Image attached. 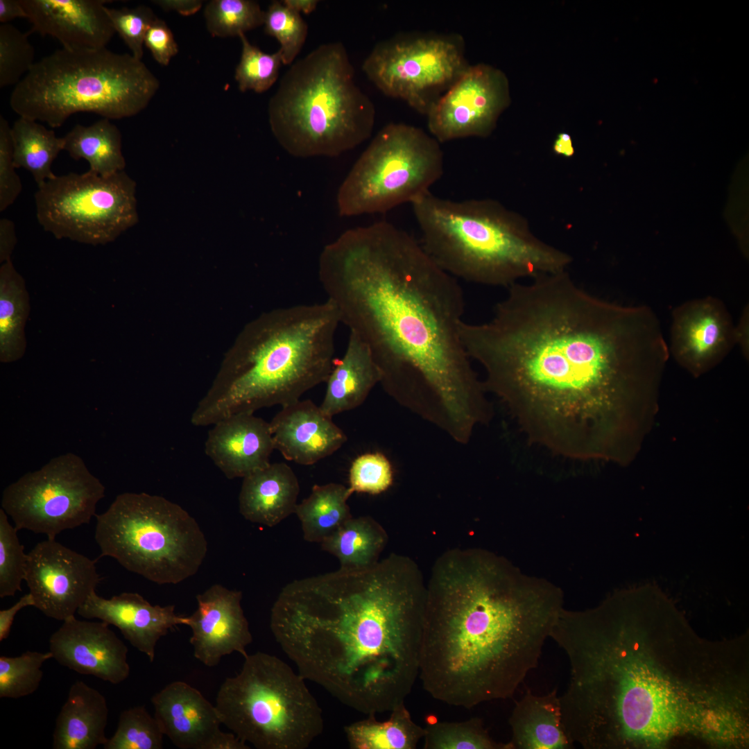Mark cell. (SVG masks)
<instances>
[{"label": "cell", "instance_id": "f6af8a7d", "mask_svg": "<svg viewBox=\"0 0 749 749\" xmlns=\"http://www.w3.org/2000/svg\"><path fill=\"white\" fill-rule=\"evenodd\" d=\"M106 12L115 32L127 45L131 55L141 60L147 30L157 18L152 9L141 5L135 8H110Z\"/></svg>", "mask_w": 749, "mask_h": 749}, {"label": "cell", "instance_id": "f907efd6", "mask_svg": "<svg viewBox=\"0 0 749 749\" xmlns=\"http://www.w3.org/2000/svg\"><path fill=\"white\" fill-rule=\"evenodd\" d=\"M153 3L164 10L175 11L183 16L194 15L203 6L200 0H155Z\"/></svg>", "mask_w": 749, "mask_h": 749}, {"label": "cell", "instance_id": "9a60e30c", "mask_svg": "<svg viewBox=\"0 0 749 749\" xmlns=\"http://www.w3.org/2000/svg\"><path fill=\"white\" fill-rule=\"evenodd\" d=\"M105 490L83 458L67 452L9 484L1 505L18 531L55 540L63 531L88 524Z\"/></svg>", "mask_w": 749, "mask_h": 749}, {"label": "cell", "instance_id": "9c48e42d", "mask_svg": "<svg viewBox=\"0 0 749 749\" xmlns=\"http://www.w3.org/2000/svg\"><path fill=\"white\" fill-rule=\"evenodd\" d=\"M159 87L156 76L131 54L62 48L35 62L15 86L10 105L19 117L58 128L78 112L110 120L132 117Z\"/></svg>", "mask_w": 749, "mask_h": 749}, {"label": "cell", "instance_id": "30bf717a", "mask_svg": "<svg viewBox=\"0 0 749 749\" xmlns=\"http://www.w3.org/2000/svg\"><path fill=\"white\" fill-rule=\"evenodd\" d=\"M96 517L101 556L157 584L193 576L206 556L207 542L198 522L162 496L124 492Z\"/></svg>", "mask_w": 749, "mask_h": 749}, {"label": "cell", "instance_id": "603a6c76", "mask_svg": "<svg viewBox=\"0 0 749 749\" xmlns=\"http://www.w3.org/2000/svg\"><path fill=\"white\" fill-rule=\"evenodd\" d=\"M269 423L275 449L285 459L302 465L333 454L347 440L332 417L310 399L282 406Z\"/></svg>", "mask_w": 749, "mask_h": 749}, {"label": "cell", "instance_id": "52a82bcc", "mask_svg": "<svg viewBox=\"0 0 749 749\" xmlns=\"http://www.w3.org/2000/svg\"><path fill=\"white\" fill-rule=\"evenodd\" d=\"M411 205L422 247L457 279L509 287L523 277L566 270L572 261L495 200H451L429 191Z\"/></svg>", "mask_w": 749, "mask_h": 749}, {"label": "cell", "instance_id": "7a4b0ae2", "mask_svg": "<svg viewBox=\"0 0 749 749\" xmlns=\"http://www.w3.org/2000/svg\"><path fill=\"white\" fill-rule=\"evenodd\" d=\"M618 591L585 610L563 608L550 637L570 678L562 723L585 749L660 748L693 736L721 745L734 725L740 674L729 642L700 638L663 599Z\"/></svg>", "mask_w": 749, "mask_h": 749}, {"label": "cell", "instance_id": "d6a6232c", "mask_svg": "<svg viewBox=\"0 0 749 749\" xmlns=\"http://www.w3.org/2000/svg\"><path fill=\"white\" fill-rule=\"evenodd\" d=\"M387 720L375 715L349 724L344 732L352 749H415L424 738V728L415 723L404 703L390 712Z\"/></svg>", "mask_w": 749, "mask_h": 749}, {"label": "cell", "instance_id": "7bdbcfd3", "mask_svg": "<svg viewBox=\"0 0 749 749\" xmlns=\"http://www.w3.org/2000/svg\"><path fill=\"white\" fill-rule=\"evenodd\" d=\"M0 509V597L13 596L21 591L25 578L27 553L17 536L18 530Z\"/></svg>", "mask_w": 749, "mask_h": 749}, {"label": "cell", "instance_id": "7c38bea8", "mask_svg": "<svg viewBox=\"0 0 749 749\" xmlns=\"http://www.w3.org/2000/svg\"><path fill=\"white\" fill-rule=\"evenodd\" d=\"M443 153L433 136L402 123H388L373 138L337 191L343 217L386 212L430 191L442 175Z\"/></svg>", "mask_w": 749, "mask_h": 749}, {"label": "cell", "instance_id": "44dd1931", "mask_svg": "<svg viewBox=\"0 0 749 749\" xmlns=\"http://www.w3.org/2000/svg\"><path fill=\"white\" fill-rule=\"evenodd\" d=\"M32 24L28 33L50 35L69 50L106 48L114 30L104 0H20Z\"/></svg>", "mask_w": 749, "mask_h": 749}, {"label": "cell", "instance_id": "6da1fadb", "mask_svg": "<svg viewBox=\"0 0 749 749\" xmlns=\"http://www.w3.org/2000/svg\"><path fill=\"white\" fill-rule=\"evenodd\" d=\"M508 288L490 321L460 325L485 390L547 449L631 463L655 424L670 356L656 313L598 298L566 270Z\"/></svg>", "mask_w": 749, "mask_h": 749}, {"label": "cell", "instance_id": "e0dca14e", "mask_svg": "<svg viewBox=\"0 0 749 749\" xmlns=\"http://www.w3.org/2000/svg\"><path fill=\"white\" fill-rule=\"evenodd\" d=\"M24 580L35 605L44 615L59 621L75 616L101 580L95 562L47 539L28 553Z\"/></svg>", "mask_w": 749, "mask_h": 749}, {"label": "cell", "instance_id": "277c9868", "mask_svg": "<svg viewBox=\"0 0 749 749\" xmlns=\"http://www.w3.org/2000/svg\"><path fill=\"white\" fill-rule=\"evenodd\" d=\"M426 590L416 562L392 553L289 583L270 627L304 680L376 715L404 703L419 678Z\"/></svg>", "mask_w": 749, "mask_h": 749}, {"label": "cell", "instance_id": "83f0119b", "mask_svg": "<svg viewBox=\"0 0 749 749\" xmlns=\"http://www.w3.org/2000/svg\"><path fill=\"white\" fill-rule=\"evenodd\" d=\"M380 380L379 370L369 347L350 332L344 356L334 365L326 381V392L320 407L330 417L356 408Z\"/></svg>", "mask_w": 749, "mask_h": 749}, {"label": "cell", "instance_id": "1f68e13d", "mask_svg": "<svg viewBox=\"0 0 749 749\" xmlns=\"http://www.w3.org/2000/svg\"><path fill=\"white\" fill-rule=\"evenodd\" d=\"M387 541L384 528L371 517L363 516L352 517L320 544L338 559L341 568L361 569L379 560Z\"/></svg>", "mask_w": 749, "mask_h": 749}, {"label": "cell", "instance_id": "cb8c5ba5", "mask_svg": "<svg viewBox=\"0 0 749 749\" xmlns=\"http://www.w3.org/2000/svg\"><path fill=\"white\" fill-rule=\"evenodd\" d=\"M274 449L270 423L252 412L214 424L205 443L207 456L229 479L244 478L267 466Z\"/></svg>", "mask_w": 749, "mask_h": 749}, {"label": "cell", "instance_id": "8992f818", "mask_svg": "<svg viewBox=\"0 0 749 749\" xmlns=\"http://www.w3.org/2000/svg\"><path fill=\"white\" fill-rule=\"evenodd\" d=\"M340 323L329 300L275 309L250 321L225 355L191 423L206 427L235 413L284 406L326 382Z\"/></svg>", "mask_w": 749, "mask_h": 749}, {"label": "cell", "instance_id": "2e32d148", "mask_svg": "<svg viewBox=\"0 0 749 749\" xmlns=\"http://www.w3.org/2000/svg\"><path fill=\"white\" fill-rule=\"evenodd\" d=\"M508 103L506 75L488 64H470L427 114L428 129L440 143L485 137Z\"/></svg>", "mask_w": 749, "mask_h": 749}, {"label": "cell", "instance_id": "8fae6325", "mask_svg": "<svg viewBox=\"0 0 749 749\" xmlns=\"http://www.w3.org/2000/svg\"><path fill=\"white\" fill-rule=\"evenodd\" d=\"M225 679L215 707L221 723L258 749H306L324 728L322 709L304 679L264 652L247 654Z\"/></svg>", "mask_w": 749, "mask_h": 749}, {"label": "cell", "instance_id": "8d00e7d4", "mask_svg": "<svg viewBox=\"0 0 749 749\" xmlns=\"http://www.w3.org/2000/svg\"><path fill=\"white\" fill-rule=\"evenodd\" d=\"M265 11L251 0H212L204 10L208 32L213 37H227L264 25Z\"/></svg>", "mask_w": 749, "mask_h": 749}, {"label": "cell", "instance_id": "db71d44e", "mask_svg": "<svg viewBox=\"0 0 749 749\" xmlns=\"http://www.w3.org/2000/svg\"><path fill=\"white\" fill-rule=\"evenodd\" d=\"M553 152L566 157H570L574 154V148L570 135L567 132H560L556 137L553 144Z\"/></svg>", "mask_w": 749, "mask_h": 749}, {"label": "cell", "instance_id": "ee69618b", "mask_svg": "<svg viewBox=\"0 0 749 749\" xmlns=\"http://www.w3.org/2000/svg\"><path fill=\"white\" fill-rule=\"evenodd\" d=\"M393 482L392 465L381 453H366L352 463L348 487L352 493L378 494L388 490Z\"/></svg>", "mask_w": 749, "mask_h": 749}, {"label": "cell", "instance_id": "4dcf8cb0", "mask_svg": "<svg viewBox=\"0 0 749 749\" xmlns=\"http://www.w3.org/2000/svg\"><path fill=\"white\" fill-rule=\"evenodd\" d=\"M62 138L64 150L76 160H86L89 171L108 177L124 171L121 132L110 119L86 126L77 124Z\"/></svg>", "mask_w": 749, "mask_h": 749}, {"label": "cell", "instance_id": "681fc988", "mask_svg": "<svg viewBox=\"0 0 749 749\" xmlns=\"http://www.w3.org/2000/svg\"><path fill=\"white\" fill-rule=\"evenodd\" d=\"M17 238L14 223L6 218L0 219V264L11 260Z\"/></svg>", "mask_w": 749, "mask_h": 749}, {"label": "cell", "instance_id": "d6986e66", "mask_svg": "<svg viewBox=\"0 0 749 749\" xmlns=\"http://www.w3.org/2000/svg\"><path fill=\"white\" fill-rule=\"evenodd\" d=\"M49 651L61 665L114 685L130 675L127 646L102 621L79 620L75 616L63 621L50 637Z\"/></svg>", "mask_w": 749, "mask_h": 749}, {"label": "cell", "instance_id": "816d5d0a", "mask_svg": "<svg viewBox=\"0 0 749 749\" xmlns=\"http://www.w3.org/2000/svg\"><path fill=\"white\" fill-rule=\"evenodd\" d=\"M736 345H739L743 357L748 360L749 356V305L746 304L742 309L739 320L734 325Z\"/></svg>", "mask_w": 749, "mask_h": 749}, {"label": "cell", "instance_id": "ba28073f", "mask_svg": "<svg viewBox=\"0 0 749 749\" xmlns=\"http://www.w3.org/2000/svg\"><path fill=\"white\" fill-rule=\"evenodd\" d=\"M271 131L282 148L300 158L337 157L366 139L375 109L354 80L339 42L320 45L293 63L268 103Z\"/></svg>", "mask_w": 749, "mask_h": 749}, {"label": "cell", "instance_id": "f35d334b", "mask_svg": "<svg viewBox=\"0 0 749 749\" xmlns=\"http://www.w3.org/2000/svg\"><path fill=\"white\" fill-rule=\"evenodd\" d=\"M164 736L155 716L144 706H136L121 713L117 728L103 748L160 749Z\"/></svg>", "mask_w": 749, "mask_h": 749}, {"label": "cell", "instance_id": "74e56055", "mask_svg": "<svg viewBox=\"0 0 749 749\" xmlns=\"http://www.w3.org/2000/svg\"><path fill=\"white\" fill-rule=\"evenodd\" d=\"M51 658L50 651H26L17 657L0 656V698L16 699L34 693L43 677L42 666Z\"/></svg>", "mask_w": 749, "mask_h": 749}, {"label": "cell", "instance_id": "f1b7e54d", "mask_svg": "<svg viewBox=\"0 0 749 749\" xmlns=\"http://www.w3.org/2000/svg\"><path fill=\"white\" fill-rule=\"evenodd\" d=\"M512 736L509 749H570L562 723L557 688L544 696L527 690L515 703L509 718Z\"/></svg>", "mask_w": 749, "mask_h": 749}, {"label": "cell", "instance_id": "7402d4cb", "mask_svg": "<svg viewBox=\"0 0 749 749\" xmlns=\"http://www.w3.org/2000/svg\"><path fill=\"white\" fill-rule=\"evenodd\" d=\"M77 613L83 618L98 619L116 626L150 662L155 660V647L160 638L175 626L189 623V617L177 614L173 605H153L135 592H123L107 599L94 591Z\"/></svg>", "mask_w": 749, "mask_h": 749}, {"label": "cell", "instance_id": "11a10c76", "mask_svg": "<svg viewBox=\"0 0 749 749\" xmlns=\"http://www.w3.org/2000/svg\"><path fill=\"white\" fill-rule=\"evenodd\" d=\"M282 2L290 9L300 13L309 14L316 10L318 0H284Z\"/></svg>", "mask_w": 749, "mask_h": 749}, {"label": "cell", "instance_id": "7dc6e473", "mask_svg": "<svg viewBox=\"0 0 749 749\" xmlns=\"http://www.w3.org/2000/svg\"><path fill=\"white\" fill-rule=\"evenodd\" d=\"M144 45L155 60L162 66H167L178 53V46L171 30L164 20L157 17L146 31Z\"/></svg>", "mask_w": 749, "mask_h": 749}, {"label": "cell", "instance_id": "5b68a950", "mask_svg": "<svg viewBox=\"0 0 749 749\" xmlns=\"http://www.w3.org/2000/svg\"><path fill=\"white\" fill-rule=\"evenodd\" d=\"M563 604L559 587L493 551H444L427 580L424 689L466 709L512 697L537 667Z\"/></svg>", "mask_w": 749, "mask_h": 749}, {"label": "cell", "instance_id": "bcb514c9", "mask_svg": "<svg viewBox=\"0 0 749 749\" xmlns=\"http://www.w3.org/2000/svg\"><path fill=\"white\" fill-rule=\"evenodd\" d=\"M13 158L11 126L0 115V211L12 205L22 190Z\"/></svg>", "mask_w": 749, "mask_h": 749}, {"label": "cell", "instance_id": "ab89813d", "mask_svg": "<svg viewBox=\"0 0 749 749\" xmlns=\"http://www.w3.org/2000/svg\"><path fill=\"white\" fill-rule=\"evenodd\" d=\"M241 42V54L236 67L234 78L241 92L252 90L262 93L269 89L276 82L281 64L279 49L273 53L262 51L252 45L245 33L239 35Z\"/></svg>", "mask_w": 749, "mask_h": 749}, {"label": "cell", "instance_id": "3957f363", "mask_svg": "<svg viewBox=\"0 0 749 749\" xmlns=\"http://www.w3.org/2000/svg\"><path fill=\"white\" fill-rule=\"evenodd\" d=\"M318 277L341 323L369 347L384 390L467 443L491 411L460 338L458 279L386 221L350 229L326 245Z\"/></svg>", "mask_w": 749, "mask_h": 749}, {"label": "cell", "instance_id": "e575fe53", "mask_svg": "<svg viewBox=\"0 0 749 749\" xmlns=\"http://www.w3.org/2000/svg\"><path fill=\"white\" fill-rule=\"evenodd\" d=\"M352 494L349 488L341 483L314 485L309 496L295 510L304 539L321 543L350 519L352 516L347 501Z\"/></svg>", "mask_w": 749, "mask_h": 749}, {"label": "cell", "instance_id": "4316f807", "mask_svg": "<svg viewBox=\"0 0 749 749\" xmlns=\"http://www.w3.org/2000/svg\"><path fill=\"white\" fill-rule=\"evenodd\" d=\"M108 707L103 695L83 681L75 682L55 721L53 749H94L107 741Z\"/></svg>", "mask_w": 749, "mask_h": 749}, {"label": "cell", "instance_id": "f546056e", "mask_svg": "<svg viewBox=\"0 0 749 749\" xmlns=\"http://www.w3.org/2000/svg\"><path fill=\"white\" fill-rule=\"evenodd\" d=\"M31 310L26 282L11 260L0 266V361L21 359L26 350V324Z\"/></svg>", "mask_w": 749, "mask_h": 749}, {"label": "cell", "instance_id": "60d3db41", "mask_svg": "<svg viewBox=\"0 0 749 749\" xmlns=\"http://www.w3.org/2000/svg\"><path fill=\"white\" fill-rule=\"evenodd\" d=\"M264 31L279 43L282 64H291L305 43L308 26L298 13L282 1H273L264 15Z\"/></svg>", "mask_w": 749, "mask_h": 749}, {"label": "cell", "instance_id": "5bb4252c", "mask_svg": "<svg viewBox=\"0 0 749 749\" xmlns=\"http://www.w3.org/2000/svg\"><path fill=\"white\" fill-rule=\"evenodd\" d=\"M470 65L462 35L411 32L378 42L362 69L386 96L427 116Z\"/></svg>", "mask_w": 749, "mask_h": 749}, {"label": "cell", "instance_id": "c3c4849f", "mask_svg": "<svg viewBox=\"0 0 749 749\" xmlns=\"http://www.w3.org/2000/svg\"><path fill=\"white\" fill-rule=\"evenodd\" d=\"M35 605L34 599L28 592L9 608L0 610V642L6 639L10 633L15 617L21 609Z\"/></svg>", "mask_w": 749, "mask_h": 749}, {"label": "cell", "instance_id": "f5cc1de1", "mask_svg": "<svg viewBox=\"0 0 749 749\" xmlns=\"http://www.w3.org/2000/svg\"><path fill=\"white\" fill-rule=\"evenodd\" d=\"M17 17L27 19L26 12L20 0H0V22L8 24Z\"/></svg>", "mask_w": 749, "mask_h": 749}, {"label": "cell", "instance_id": "d590c367", "mask_svg": "<svg viewBox=\"0 0 749 749\" xmlns=\"http://www.w3.org/2000/svg\"><path fill=\"white\" fill-rule=\"evenodd\" d=\"M424 729V749H509L508 743L494 741L477 717L460 722H433Z\"/></svg>", "mask_w": 749, "mask_h": 749}, {"label": "cell", "instance_id": "b9f144b4", "mask_svg": "<svg viewBox=\"0 0 749 749\" xmlns=\"http://www.w3.org/2000/svg\"><path fill=\"white\" fill-rule=\"evenodd\" d=\"M28 35L9 23L0 25L1 88L17 85L35 64Z\"/></svg>", "mask_w": 749, "mask_h": 749}, {"label": "cell", "instance_id": "836d02e7", "mask_svg": "<svg viewBox=\"0 0 749 749\" xmlns=\"http://www.w3.org/2000/svg\"><path fill=\"white\" fill-rule=\"evenodd\" d=\"M13 158L16 168L27 170L37 187L53 178V161L64 150L62 137H58L36 121L19 117L11 126Z\"/></svg>", "mask_w": 749, "mask_h": 749}, {"label": "cell", "instance_id": "4fadbf2b", "mask_svg": "<svg viewBox=\"0 0 749 749\" xmlns=\"http://www.w3.org/2000/svg\"><path fill=\"white\" fill-rule=\"evenodd\" d=\"M35 203L46 232L92 246L114 241L139 220L136 182L124 171L55 175L37 187Z\"/></svg>", "mask_w": 749, "mask_h": 749}, {"label": "cell", "instance_id": "ac0fdd59", "mask_svg": "<svg viewBox=\"0 0 749 749\" xmlns=\"http://www.w3.org/2000/svg\"><path fill=\"white\" fill-rule=\"evenodd\" d=\"M671 317L669 354L694 378L715 368L736 345L732 318L717 298L687 300Z\"/></svg>", "mask_w": 749, "mask_h": 749}, {"label": "cell", "instance_id": "d4e9b609", "mask_svg": "<svg viewBox=\"0 0 749 749\" xmlns=\"http://www.w3.org/2000/svg\"><path fill=\"white\" fill-rule=\"evenodd\" d=\"M163 734L180 749H209L222 724L215 705L196 688L174 681L152 698Z\"/></svg>", "mask_w": 749, "mask_h": 749}, {"label": "cell", "instance_id": "484cf974", "mask_svg": "<svg viewBox=\"0 0 749 749\" xmlns=\"http://www.w3.org/2000/svg\"><path fill=\"white\" fill-rule=\"evenodd\" d=\"M299 492L293 470L285 463H270L243 478L239 511L251 522L272 527L295 513Z\"/></svg>", "mask_w": 749, "mask_h": 749}, {"label": "cell", "instance_id": "ffe728a7", "mask_svg": "<svg viewBox=\"0 0 749 749\" xmlns=\"http://www.w3.org/2000/svg\"><path fill=\"white\" fill-rule=\"evenodd\" d=\"M240 591L214 584L196 596L197 609L189 617L191 629L189 642L193 655L209 667L234 652L245 657L252 642L249 623L244 615Z\"/></svg>", "mask_w": 749, "mask_h": 749}]
</instances>
